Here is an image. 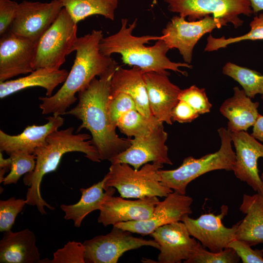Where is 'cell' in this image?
Here are the masks:
<instances>
[{"label": "cell", "mask_w": 263, "mask_h": 263, "mask_svg": "<svg viewBox=\"0 0 263 263\" xmlns=\"http://www.w3.org/2000/svg\"><path fill=\"white\" fill-rule=\"evenodd\" d=\"M222 72L238 82L250 98L257 94L263 95V75L259 72L230 62L225 64Z\"/></svg>", "instance_id": "29"}, {"label": "cell", "mask_w": 263, "mask_h": 263, "mask_svg": "<svg viewBox=\"0 0 263 263\" xmlns=\"http://www.w3.org/2000/svg\"><path fill=\"white\" fill-rule=\"evenodd\" d=\"M233 96L222 103L220 112L228 119L227 129L230 132L247 131L256 122L260 103L252 101L238 87L233 88Z\"/></svg>", "instance_id": "23"}, {"label": "cell", "mask_w": 263, "mask_h": 263, "mask_svg": "<svg viewBox=\"0 0 263 263\" xmlns=\"http://www.w3.org/2000/svg\"><path fill=\"white\" fill-rule=\"evenodd\" d=\"M253 13H257L259 11H263V0H249Z\"/></svg>", "instance_id": "42"}, {"label": "cell", "mask_w": 263, "mask_h": 263, "mask_svg": "<svg viewBox=\"0 0 263 263\" xmlns=\"http://www.w3.org/2000/svg\"><path fill=\"white\" fill-rule=\"evenodd\" d=\"M169 10L179 16L188 17L189 21L203 19L212 15L220 19L225 26L232 24L235 28L242 25L243 20L239 16H250L253 13L249 0H165Z\"/></svg>", "instance_id": "8"}, {"label": "cell", "mask_w": 263, "mask_h": 263, "mask_svg": "<svg viewBox=\"0 0 263 263\" xmlns=\"http://www.w3.org/2000/svg\"><path fill=\"white\" fill-rule=\"evenodd\" d=\"M169 73L144 72L149 105L152 116L162 122L172 124V111L178 102L181 90L169 80Z\"/></svg>", "instance_id": "19"}, {"label": "cell", "mask_w": 263, "mask_h": 263, "mask_svg": "<svg viewBox=\"0 0 263 263\" xmlns=\"http://www.w3.org/2000/svg\"><path fill=\"white\" fill-rule=\"evenodd\" d=\"M117 66H112L99 79L94 78L78 92L77 105L65 113L82 121L76 132L86 129L97 149L101 160H110L127 149L131 139L120 137L111 124L108 111L111 83Z\"/></svg>", "instance_id": "1"}, {"label": "cell", "mask_w": 263, "mask_h": 263, "mask_svg": "<svg viewBox=\"0 0 263 263\" xmlns=\"http://www.w3.org/2000/svg\"><path fill=\"white\" fill-rule=\"evenodd\" d=\"M77 24L89 16L100 15L113 20L119 0H59Z\"/></svg>", "instance_id": "27"}, {"label": "cell", "mask_w": 263, "mask_h": 263, "mask_svg": "<svg viewBox=\"0 0 263 263\" xmlns=\"http://www.w3.org/2000/svg\"><path fill=\"white\" fill-rule=\"evenodd\" d=\"M0 241V263H42L49 260H41L36 245L35 234L29 229L14 232H4Z\"/></svg>", "instance_id": "21"}, {"label": "cell", "mask_w": 263, "mask_h": 263, "mask_svg": "<svg viewBox=\"0 0 263 263\" xmlns=\"http://www.w3.org/2000/svg\"><path fill=\"white\" fill-rule=\"evenodd\" d=\"M240 258L235 251L227 247L219 252L209 251L200 242L192 257L185 263H237Z\"/></svg>", "instance_id": "32"}, {"label": "cell", "mask_w": 263, "mask_h": 263, "mask_svg": "<svg viewBox=\"0 0 263 263\" xmlns=\"http://www.w3.org/2000/svg\"><path fill=\"white\" fill-rule=\"evenodd\" d=\"M68 74L69 72L65 69L42 68L34 70L27 76L0 82V98L2 99L32 87L45 89L46 96H51L54 89L65 81Z\"/></svg>", "instance_id": "25"}, {"label": "cell", "mask_w": 263, "mask_h": 263, "mask_svg": "<svg viewBox=\"0 0 263 263\" xmlns=\"http://www.w3.org/2000/svg\"><path fill=\"white\" fill-rule=\"evenodd\" d=\"M27 204L26 199L15 197L0 201V231L11 229L18 214Z\"/></svg>", "instance_id": "33"}, {"label": "cell", "mask_w": 263, "mask_h": 263, "mask_svg": "<svg viewBox=\"0 0 263 263\" xmlns=\"http://www.w3.org/2000/svg\"><path fill=\"white\" fill-rule=\"evenodd\" d=\"M261 98H262V100H263V95L261 96Z\"/></svg>", "instance_id": "44"}, {"label": "cell", "mask_w": 263, "mask_h": 263, "mask_svg": "<svg viewBox=\"0 0 263 263\" xmlns=\"http://www.w3.org/2000/svg\"><path fill=\"white\" fill-rule=\"evenodd\" d=\"M150 235L160 246L159 263H184L192 257L200 243L191 237L182 221L159 227Z\"/></svg>", "instance_id": "16"}, {"label": "cell", "mask_w": 263, "mask_h": 263, "mask_svg": "<svg viewBox=\"0 0 263 263\" xmlns=\"http://www.w3.org/2000/svg\"><path fill=\"white\" fill-rule=\"evenodd\" d=\"M37 43L9 30L0 39V82L33 71Z\"/></svg>", "instance_id": "15"}, {"label": "cell", "mask_w": 263, "mask_h": 263, "mask_svg": "<svg viewBox=\"0 0 263 263\" xmlns=\"http://www.w3.org/2000/svg\"><path fill=\"white\" fill-rule=\"evenodd\" d=\"M163 167V164L152 162L135 170L126 163L111 164L104 177V189L113 187L124 198L166 197L173 190L161 182L159 171Z\"/></svg>", "instance_id": "6"}, {"label": "cell", "mask_w": 263, "mask_h": 263, "mask_svg": "<svg viewBox=\"0 0 263 263\" xmlns=\"http://www.w3.org/2000/svg\"><path fill=\"white\" fill-rule=\"evenodd\" d=\"M251 135L257 140L263 142V115L259 114L256 122L253 126Z\"/></svg>", "instance_id": "40"}, {"label": "cell", "mask_w": 263, "mask_h": 263, "mask_svg": "<svg viewBox=\"0 0 263 263\" xmlns=\"http://www.w3.org/2000/svg\"><path fill=\"white\" fill-rule=\"evenodd\" d=\"M73 127L56 130L46 138V143L37 148L34 153L36 156L34 170L25 174L24 184L28 188L26 200L27 205L36 206L42 214H46L44 207L51 210L55 208L48 204L42 197L40 185L44 175L55 171L62 156L67 152H80L85 156L94 162L101 161L98 151L94 146L91 136L87 133H73Z\"/></svg>", "instance_id": "4"}, {"label": "cell", "mask_w": 263, "mask_h": 263, "mask_svg": "<svg viewBox=\"0 0 263 263\" xmlns=\"http://www.w3.org/2000/svg\"><path fill=\"white\" fill-rule=\"evenodd\" d=\"M128 21L127 19H122L121 27L118 32L102 38L99 49L103 55L111 56L114 53L120 54L123 62L137 67L144 72L167 73L166 70H170L186 75L187 72L180 68L191 69L192 66L187 63L170 60L167 56L169 48L161 39V36H134L132 32L136 26L137 20L129 24Z\"/></svg>", "instance_id": "3"}, {"label": "cell", "mask_w": 263, "mask_h": 263, "mask_svg": "<svg viewBox=\"0 0 263 263\" xmlns=\"http://www.w3.org/2000/svg\"><path fill=\"white\" fill-rule=\"evenodd\" d=\"M132 110H137L136 105L132 98L128 94L121 93L109 97L108 111L112 126L116 129L120 117Z\"/></svg>", "instance_id": "36"}, {"label": "cell", "mask_w": 263, "mask_h": 263, "mask_svg": "<svg viewBox=\"0 0 263 263\" xmlns=\"http://www.w3.org/2000/svg\"><path fill=\"white\" fill-rule=\"evenodd\" d=\"M19 3L12 0H0V36L7 32L16 18Z\"/></svg>", "instance_id": "38"}, {"label": "cell", "mask_w": 263, "mask_h": 263, "mask_svg": "<svg viewBox=\"0 0 263 263\" xmlns=\"http://www.w3.org/2000/svg\"><path fill=\"white\" fill-rule=\"evenodd\" d=\"M179 100L187 103L199 114L209 113L212 108V104L208 100L205 89L199 88L195 85L181 90Z\"/></svg>", "instance_id": "34"}, {"label": "cell", "mask_w": 263, "mask_h": 263, "mask_svg": "<svg viewBox=\"0 0 263 263\" xmlns=\"http://www.w3.org/2000/svg\"><path fill=\"white\" fill-rule=\"evenodd\" d=\"M12 165V160L10 157L5 159L3 158L1 151H0V183L3 182L4 175L9 169Z\"/></svg>", "instance_id": "41"}, {"label": "cell", "mask_w": 263, "mask_h": 263, "mask_svg": "<svg viewBox=\"0 0 263 263\" xmlns=\"http://www.w3.org/2000/svg\"><path fill=\"white\" fill-rule=\"evenodd\" d=\"M103 38L101 30L77 38L71 52H76L71 71L60 89L51 96H40L42 113L61 115L77 100L75 94L86 87L95 77L102 75L116 62L111 57L103 55L99 43Z\"/></svg>", "instance_id": "2"}, {"label": "cell", "mask_w": 263, "mask_h": 263, "mask_svg": "<svg viewBox=\"0 0 263 263\" xmlns=\"http://www.w3.org/2000/svg\"><path fill=\"white\" fill-rule=\"evenodd\" d=\"M199 115L189 104L179 100L172 111L171 117L172 121L184 123L191 122Z\"/></svg>", "instance_id": "39"}, {"label": "cell", "mask_w": 263, "mask_h": 263, "mask_svg": "<svg viewBox=\"0 0 263 263\" xmlns=\"http://www.w3.org/2000/svg\"><path fill=\"white\" fill-rule=\"evenodd\" d=\"M162 124L153 116L148 117L137 110H132L120 117L117 127L128 136L135 138L149 135Z\"/></svg>", "instance_id": "28"}, {"label": "cell", "mask_w": 263, "mask_h": 263, "mask_svg": "<svg viewBox=\"0 0 263 263\" xmlns=\"http://www.w3.org/2000/svg\"><path fill=\"white\" fill-rule=\"evenodd\" d=\"M85 248L83 243L69 241L53 254L51 263H85Z\"/></svg>", "instance_id": "35"}, {"label": "cell", "mask_w": 263, "mask_h": 263, "mask_svg": "<svg viewBox=\"0 0 263 263\" xmlns=\"http://www.w3.org/2000/svg\"><path fill=\"white\" fill-rule=\"evenodd\" d=\"M143 73L137 67L125 69L117 66L112 78L109 97L121 93L127 94L135 102L137 110L143 115L150 117L152 115L149 105Z\"/></svg>", "instance_id": "22"}, {"label": "cell", "mask_w": 263, "mask_h": 263, "mask_svg": "<svg viewBox=\"0 0 263 263\" xmlns=\"http://www.w3.org/2000/svg\"><path fill=\"white\" fill-rule=\"evenodd\" d=\"M230 134L236 151L235 164L232 170L235 176L257 193H263L258 168V159L263 158V144L246 131L233 132Z\"/></svg>", "instance_id": "17"}, {"label": "cell", "mask_w": 263, "mask_h": 263, "mask_svg": "<svg viewBox=\"0 0 263 263\" xmlns=\"http://www.w3.org/2000/svg\"><path fill=\"white\" fill-rule=\"evenodd\" d=\"M192 202L191 197L173 191L163 201L156 204L150 218L121 222L113 226L132 233L142 235H150L159 227L182 221L186 216L192 213Z\"/></svg>", "instance_id": "12"}, {"label": "cell", "mask_w": 263, "mask_h": 263, "mask_svg": "<svg viewBox=\"0 0 263 263\" xmlns=\"http://www.w3.org/2000/svg\"><path fill=\"white\" fill-rule=\"evenodd\" d=\"M108 195L101 205L97 219L104 226L124 222L147 220L151 217L160 201L158 197H146L135 200Z\"/></svg>", "instance_id": "18"}, {"label": "cell", "mask_w": 263, "mask_h": 263, "mask_svg": "<svg viewBox=\"0 0 263 263\" xmlns=\"http://www.w3.org/2000/svg\"><path fill=\"white\" fill-rule=\"evenodd\" d=\"M167 138L168 133L162 124L149 135L132 139L127 149L109 161L111 164L126 163L135 170L150 162L172 165L166 145Z\"/></svg>", "instance_id": "13"}, {"label": "cell", "mask_w": 263, "mask_h": 263, "mask_svg": "<svg viewBox=\"0 0 263 263\" xmlns=\"http://www.w3.org/2000/svg\"><path fill=\"white\" fill-rule=\"evenodd\" d=\"M77 24L63 8L56 19L37 43L32 62L33 70L46 68L60 69L72 53L77 38Z\"/></svg>", "instance_id": "7"}, {"label": "cell", "mask_w": 263, "mask_h": 263, "mask_svg": "<svg viewBox=\"0 0 263 263\" xmlns=\"http://www.w3.org/2000/svg\"><path fill=\"white\" fill-rule=\"evenodd\" d=\"M12 165L9 173L3 180L4 185L16 184L23 174L33 171L36 165V156L23 150H16L10 155Z\"/></svg>", "instance_id": "31"}, {"label": "cell", "mask_w": 263, "mask_h": 263, "mask_svg": "<svg viewBox=\"0 0 263 263\" xmlns=\"http://www.w3.org/2000/svg\"><path fill=\"white\" fill-rule=\"evenodd\" d=\"M260 177H261V179L262 184H263V172L261 174V175L260 176Z\"/></svg>", "instance_id": "43"}, {"label": "cell", "mask_w": 263, "mask_h": 263, "mask_svg": "<svg viewBox=\"0 0 263 263\" xmlns=\"http://www.w3.org/2000/svg\"><path fill=\"white\" fill-rule=\"evenodd\" d=\"M250 31L246 34L237 37L225 38L224 37L215 38L211 34L207 38L205 51L212 52L224 48L232 43L245 40H263V14L255 16L250 23Z\"/></svg>", "instance_id": "30"}, {"label": "cell", "mask_w": 263, "mask_h": 263, "mask_svg": "<svg viewBox=\"0 0 263 263\" xmlns=\"http://www.w3.org/2000/svg\"><path fill=\"white\" fill-rule=\"evenodd\" d=\"M245 216L238 225L236 239L250 246L263 243V196L244 194L240 207Z\"/></svg>", "instance_id": "24"}, {"label": "cell", "mask_w": 263, "mask_h": 263, "mask_svg": "<svg viewBox=\"0 0 263 263\" xmlns=\"http://www.w3.org/2000/svg\"><path fill=\"white\" fill-rule=\"evenodd\" d=\"M262 195H263V193H262Z\"/></svg>", "instance_id": "46"}, {"label": "cell", "mask_w": 263, "mask_h": 263, "mask_svg": "<svg viewBox=\"0 0 263 263\" xmlns=\"http://www.w3.org/2000/svg\"><path fill=\"white\" fill-rule=\"evenodd\" d=\"M221 208V212L218 215L205 213L195 219L187 215L182 220L191 237L212 252L223 250L236 239V231L241 221L231 227H225L222 219L227 214L228 207L223 205Z\"/></svg>", "instance_id": "14"}, {"label": "cell", "mask_w": 263, "mask_h": 263, "mask_svg": "<svg viewBox=\"0 0 263 263\" xmlns=\"http://www.w3.org/2000/svg\"><path fill=\"white\" fill-rule=\"evenodd\" d=\"M63 8L59 0L49 2L23 0L19 3L16 18L9 30L37 42Z\"/></svg>", "instance_id": "11"}, {"label": "cell", "mask_w": 263, "mask_h": 263, "mask_svg": "<svg viewBox=\"0 0 263 263\" xmlns=\"http://www.w3.org/2000/svg\"><path fill=\"white\" fill-rule=\"evenodd\" d=\"M228 247L235 251L243 263H263V251L253 249L243 241L235 239L229 243Z\"/></svg>", "instance_id": "37"}, {"label": "cell", "mask_w": 263, "mask_h": 263, "mask_svg": "<svg viewBox=\"0 0 263 263\" xmlns=\"http://www.w3.org/2000/svg\"><path fill=\"white\" fill-rule=\"evenodd\" d=\"M104 178L87 188H81V197L76 204L70 205H61V210L65 213L64 219L72 220L75 226L79 227L85 217L95 210H100L101 205L109 194H114L115 188L109 187L104 189Z\"/></svg>", "instance_id": "26"}, {"label": "cell", "mask_w": 263, "mask_h": 263, "mask_svg": "<svg viewBox=\"0 0 263 263\" xmlns=\"http://www.w3.org/2000/svg\"><path fill=\"white\" fill-rule=\"evenodd\" d=\"M87 263H116L126 251L144 246L159 249L154 240H146L133 236L132 232L113 226L109 233L97 236L83 242Z\"/></svg>", "instance_id": "9"}, {"label": "cell", "mask_w": 263, "mask_h": 263, "mask_svg": "<svg viewBox=\"0 0 263 263\" xmlns=\"http://www.w3.org/2000/svg\"><path fill=\"white\" fill-rule=\"evenodd\" d=\"M48 122L43 125L27 127L19 134L11 135L0 130V151L8 155L16 150L34 154L36 149L44 145L47 137L63 125L60 115H53L46 118Z\"/></svg>", "instance_id": "20"}, {"label": "cell", "mask_w": 263, "mask_h": 263, "mask_svg": "<svg viewBox=\"0 0 263 263\" xmlns=\"http://www.w3.org/2000/svg\"><path fill=\"white\" fill-rule=\"evenodd\" d=\"M225 26L220 19L207 15L203 19L188 21L185 18L174 16L162 31L161 39L169 49H177L184 60L190 63L194 47L205 34Z\"/></svg>", "instance_id": "10"}, {"label": "cell", "mask_w": 263, "mask_h": 263, "mask_svg": "<svg viewBox=\"0 0 263 263\" xmlns=\"http://www.w3.org/2000/svg\"><path fill=\"white\" fill-rule=\"evenodd\" d=\"M262 251H263V249H262Z\"/></svg>", "instance_id": "45"}, {"label": "cell", "mask_w": 263, "mask_h": 263, "mask_svg": "<svg viewBox=\"0 0 263 263\" xmlns=\"http://www.w3.org/2000/svg\"><path fill=\"white\" fill-rule=\"evenodd\" d=\"M221 146L217 151L206 154L200 158L188 156L182 165L172 170L160 169L162 184L173 191L186 194L188 185L204 174L215 170L232 171L236 161L235 152L232 148L230 132L224 127L218 130Z\"/></svg>", "instance_id": "5"}]
</instances>
